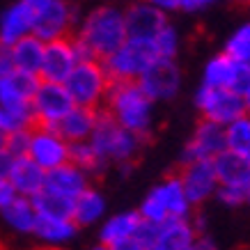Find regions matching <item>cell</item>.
Returning <instances> with one entry per match:
<instances>
[{
	"mask_svg": "<svg viewBox=\"0 0 250 250\" xmlns=\"http://www.w3.org/2000/svg\"><path fill=\"white\" fill-rule=\"evenodd\" d=\"M32 202H35V207H37V213L74 218V197L58 195V193H53V190L44 188L32 197Z\"/></svg>",
	"mask_w": 250,
	"mask_h": 250,
	"instance_id": "obj_30",
	"label": "cell"
},
{
	"mask_svg": "<svg viewBox=\"0 0 250 250\" xmlns=\"http://www.w3.org/2000/svg\"><path fill=\"white\" fill-rule=\"evenodd\" d=\"M234 71H236V60L232 55L225 53V51H220V53L211 55V58L205 62L202 83L211 85V87H232Z\"/></svg>",
	"mask_w": 250,
	"mask_h": 250,
	"instance_id": "obj_28",
	"label": "cell"
},
{
	"mask_svg": "<svg viewBox=\"0 0 250 250\" xmlns=\"http://www.w3.org/2000/svg\"><path fill=\"white\" fill-rule=\"evenodd\" d=\"M37 207L32 197L16 195L5 209H0V220L2 225L19 236H32L35 223H37Z\"/></svg>",
	"mask_w": 250,
	"mask_h": 250,
	"instance_id": "obj_23",
	"label": "cell"
},
{
	"mask_svg": "<svg viewBox=\"0 0 250 250\" xmlns=\"http://www.w3.org/2000/svg\"><path fill=\"white\" fill-rule=\"evenodd\" d=\"M7 177H9V182L14 184L16 193L25 197H35L46 186V170L35 159H30L28 154L14 156Z\"/></svg>",
	"mask_w": 250,
	"mask_h": 250,
	"instance_id": "obj_19",
	"label": "cell"
},
{
	"mask_svg": "<svg viewBox=\"0 0 250 250\" xmlns=\"http://www.w3.org/2000/svg\"><path fill=\"white\" fill-rule=\"evenodd\" d=\"M35 28V12L23 0L12 2L0 12V44H16L21 37L30 35Z\"/></svg>",
	"mask_w": 250,
	"mask_h": 250,
	"instance_id": "obj_20",
	"label": "cell"
},
{
	"mask_svg": "<svg viewBox=\"0 0 250 250\" xmlns=\"http://www.w3.org/2000/svg\"><path fill=\"white\" fill-rule=\"evenodd\" d=\"M193 106L200 113V117L228 126L241 115H246V97L234 92L232 87H211V85L200 83V87L193 94Z\"/></svg>",
	"mask_w": 250,
	"mask_h": 250,
	"instance_id": "obj_7",
	"label": "cell"
},
{
	"mask_svg": "<svg viewBox=\"0 0 250 250\" xmlns=\"http://www.w3.org/2000/svg\"><path fill=\"white\" fill-rule=\"evenodd\" d=\"M14 156L9 154V149L5 147V133H0V174H7L9 166H12Z\"/></svg>",
	"mask_w": 250,
	"mask_h": 250,
	"instance_id": "obj_40",
	"label": "cell"
},
{
	"mask_svg": "<svg viewBox=\"0 0 250 250\" xmlns=\"http://www.w3.org/2000/svg\"><path fill=\"white\" fill-rule=\"evenodd\" d=\"M14 58H12V46L0 44V76H5L9 71H14Z\"/></svg>",
	"mask_w": 250,
	"mask_h": 250,
	"instance_id": "obj_38",
	"label": "cell"
},
{
	"mask_svg": "<svg viewBox=\"0 0 250 250\" xmlns=\"http://www.w3.org/2000/svg\"><path fill=\"white\" fill-rule=\"evenodd\" d=\"M104 110L143 140L152 136L156 122V101L143 90L138 81H113L104 101Z\"/></svg>",
	"mask_w": 250,
	"mask_h": 250,
	"instance_id": "obj_2",
	"label": "cell"
},
{
	"mask_svg": "<svg viewBox=\"0 0 250 250\" xmlns=\"http://www.w3.org/2000/svg\"><path fill=\"white\" fill-rule=\"evenodd\" d=\"M30 133H32V126L30 129H16V131H12V133H5V147L9 149L12 156H23V154H28Z\"/></svg>",
	"mask_w": 250,
	"mask_h": 250,
	"instance_id": "obj_36",
	"label": "cell"
},
{
	"mask_svg": "<svg viewBox=\"0 0 250 250\" xmlns=\"http://www.w3.org/2000/svg\"><path fill=\"white\" fill-rule=\"evenodd\" d=\"M223 149H228L225 126L218 124V122H211L202 117L195 124L188 143L184 145L179 163H188V161H197V159H216Z\"/></svg>",
	"mask_w": 250,
	"mask_h": 250,
	"instance_id": "obj_12",
	"label": "cell"
},
{
	"mask_svg": "<svg viewBox=\"0 0 250 250\" xmlns=\"http://www.w3.org/2000/svg\"><path fill=\"white\" fill-rule=\"evenodd\" d=\"M223 0H184L182 2V12H202V9L211 7V5H218Z\"/></svg>",
	"mask_w": 250,
	"mask_h": 250,
	"instance_id": "obj_39",
	"label": "cell"
},
{
	"mask_svg": "<svg viewBox=\"0 0 250 250\" xmlns=\"http://www.w3.org/2000/svg\"><path fill=\"white\" fill-rule=\"evenodd\" d=\"M90 143L94 145L97 154L101 156V161L106 166H120L126 170L138 159L145 140L140 136H136L133 131L124 129L113 115L101 108L97 126H94V131L90 136Z\"/></svg>",
	"mask_w": 250,
	"mask_h": 250,
	"instance_id": "obj_3",
	"label": "cell"
},
{
	"mask_svg": "<svg viewBox=\"0 0 250 250\" xmlns=\"http://www.w3.org/2000/svg\"><path fill=\"white\" fill-rule=\"evenodd\" d=\"M138 211L145 220L159 225L170 218H190L195 207L190 205L179 174H170L143 197Z\"/></svg>",
	"mask_w": 250,
	"mask_h": 250,
	"instance_id": "obj_4",
	"label": "cell"
},
{
	"mask_svg": "<svg viewBox=\"0 0 250 250\" xmlns=\"http://www.w3.org/2000/svg\"><path fill=\"white\" fill-rule=\"evenodd\" d=\"M99 110L101 108H90V106H74L58 124L55 131L60 133L67 143H76V140H90L92 131L97 126Z\"/></svg>",
	"mask_w": 250,
	"mask_h": 250,
	"instance_id": "obj_22",
	"label": "cell"
},
{
	"mask_svg": "<svg viewBox=\"0 0 250 250\" xmlns=\"http://www.w3.org/2000/svg\"><path fill=\"white\" fill-rule=\"evenodd\" d=\"M223 51L236 62H250V21L241 23L223 44Z\"/></svg>",
	"mask_w": 250,
	"mask_h": 250,
	"instance_id": "obj_33",
	"label": "cell"
},
{
	"mask_svg": "<svg viewBox=\"0 0 250 250\" xmlns=\"http://www.w3.org/2000/svg\"><path fill=\"white\" fill-rule=\"evenodd\" d=\"M140 225H143V216L138 209L106 216L99 223V246L106 250H133V241Z\"/></svg>",
	"mask_w": 250,
	"mask_h": 250,
	"instance_id": "obj_13",
	"label": "cell"
},
{
	"mask_svg": "<svg viewBox=\"0 0 250 250\" xmlns=\"http://www.w3.org/2000/svg\"><path fill=\"white\" fill-rule=\"evenodd\" d=\"M113 78L106 71L104 62L99 58H85L74 67L64 81L69 94L74 97V104L90 108H104Z\"/></svg>",
	"mask_w": 250,
	"mask_h": 250,
	"instance_id": "obj_5",
	"label": "cell"
},
{
	"mask_svg": "<svg viewBox=\"0 0 250 250\" xmlns=\"http://www.w3.org/2000/svg\"><path fill=\"white\" fill-rule=\"evenodd\" d=\"M152 5H156L159 9L167 12V14H172V12H182V2L184 0H149Z\"/></svg>",
	"mask_w": 250,
	"mask_h": 250,
	"instance_id": "obj_41",
	"label": "cell"
},
{
	"mask_svg": "<svg viewBox=\"0 0 250 250\" xmlns=\"http://www.w3.org/2000/svg\"><path fill=\"white\" fill-rule=\"evenodd\" d=\"M69 161L76 163L78 167H83L85 172H90L92 177H97L106 170V163L101 161V156L97 154L94 145L90 140H76V143H69Z\"/></svg>",
	"mask_w": 250,
	"mask_h": 250,
	"instance_id": "obj_29",
	"label": "cell"
},
{
	"mask_svg": "<svg viewBox=\"0 0 250 250\" xmlns=\"http://www.w3.org/2000/svg\"><path fill=\"white\" fill-rule=\"evenodd\" d=\"M177 174H179L184 190H186V195H188L193 207H202L211 197H216V190H218L220 182H218V174H216L213 159H197V161L182 163Z\"/></svg>",
	"mask_w": 250,
	"mask_h": 250,
	"instance_id": "obj_11",
	"label": "cell"
},
{
	"mask_svg": "<svg viewBox=\"0 0 250 250\" xmlns=\"http://www.w3.org/2000/svg\"><path fill=\"white\" fill-rule=\"evenodd\" d=\"M42 76L14 69L5 76H0V106H23L32 104V97L37 92Z\"/></svg>",
	"mask_w": 250,
	"mask_h": 250,
	"instance_id": "obj_17",
	"label": "cell"
},
{
	"mask_svg": "<svg viewBox=\"0 0 250 250\" xmlns=\"http://www.w3.org/2000/svg\"><path fill=\"white\" fill-rule=\"evenodd\" d=\"M16 195L19 193H16L14 184L9 182V177L7 174H0V209H5Z\"/></svg>",
	"mask_w": 250,
	"mask_h": 250,
	"instance_id": "obj_37",
	"label": "cell"
},
{
	"mask_svg": "<svg viewBox=\"0 0 250 250\" xmlns=\"http://www.w3.org/2000/svg\"><path fill=\"white\" fill-rule=\"evenodd\" d=\"M152 44L156 48L159 58H177L179 48H182V35H179V30L174 28L172 23L167 21L159 30V35L152 39Z\"/></svg>",
	"mask_w": 250,
	"mask_h": 250,
	"instance_id": "obj_34",
	"label": "cell"
},
{
	"mask_svg": "<svg viewBox=\"0 0 250 250\" xmlns=\"http://www.w3.org/2000/svg\"><path fill=\"white\" fill-rule=\"evenodd\" d=\"M74 37H76L83 60L85 58H99V60L108 58L129 37L124 7H117L113 2H101L97 7H92L78 19Z\"/></svg>",
	"mask_w": 250,
	"mask_h": 250,
	"instance_id": "obj_1",
	"label": "cell"
},
{
	"mask_svg": "<svg viewBox=\"0 0 250 250\" xmlns=\"http://www.w3.org/2000/svg\"><path fill=\"white\" fill-rule=\"evenodd\" d=\"M28 156L35 159L44 170L58 167L69 161V143L51 126H32Z\"/></svg>",
	"mask_w": 250,
	"mask_h": 250,
	"instance_id": "obj_15",
	"label": "cell"
},
{
	"mask_svg": "<svg viewBox=\"0 0 250 250\" xmlns=\"http://www.w3.org/2000/svg\"><path fill=\"white\" fill-rule=\"evenodd\" d=\"M156 58H159V53L154 48L152 39L126 37L124 44H120L101 62L113 81H138Z\"/></svg>",
	"mask_w": 250,
	"mask_h": 250,
	"instance_id": "obj_6",
	"label": "cell"
},
{
	"mask_svg": "<svg viewBox=\"0 0 250 250\" xmlns=\"http://www.w3.org/2000/svg\"><path fill=\"white\" fill-rule=\"evenodd\" d=\"M218 182L223 186H241L250 190V163L239 154L223 149V152L213 159Z\"/></svg>",
	"mask_w": 250,
	"mask_h": 250,
	"instance_id": "obj_26",
	"label": "cell"
},
{
	"mask_svg": "<svg viewBox=\"0 0 250 250\" xmlns=\"http://www.w3.org/2000/svg\"><path fill=\"white\" fill-rule=\"evenodd\" d=\"M78 9L76 5H71L69 0H55L46 9H42L39 14H35V28L32 32L42 37L44 42L58 37H67L74 35L78 25Z\"/></svg>",
	"mask_w": 250,
	"mask_h": 250,
	"instance_id": "obj_14",
	"label": "cell"
},
{
	"mask_svg": "<svg viewBox=\"0 0 250 250\" xmlns=\"http://www.w3.org/2000/svg\"><path fill=\"white\" fill-rule=\"evenodd\" d=\"M23 2H25V5H28V7L35 12V14H39L42 9H46L48 5H51V2H55V0H23Z\"/></svg>",
	"mask_w": 250,
	"mask_h": 250,
	"instance_id": "obj_43",
	"label": "cell"
},
{
	"mask_svg": "<svg viewBox=\"0 0 250 250\" xmlns=\"http://www.w3.org/2000/svg\"><path fill=\"white\" fill-rule=\"evenodd\" d=\"M124 16H126V32H129V37H136V39H154L159 35L161 28L170 21L167 12L152 5L149 0L131 2L129 7H124Z\"/></svg>",
	"mask_w": 250,
	"mask_h": 250,
	"instance_id": "obj_16",
	"label": "cell"
},
{
	"mask_svg": "<svg viewBox=\"0 0 250 250\" xmlns=\"http://www.w3.org/2000/svg\"><path fill=\"white\" fill-rule=\"evenodd\" d=\"M197 229L190 218H170L159 223V239L156 250H193L195 248Z\"/></svg>",
	"mask_w": 250,
	"mask_h": 250,
	"instance_id": "obj_24",
	"label": "cell"
},
{
	"mask_svg": "<svg viewBox=\"0 0 250 250\" xmlns=\"http://www.w3.org/2000/svg\"><path fill=\"white\" fill-rule=\"evenodd\" d=\"M44 48H46V42L42 37H37L35 32L21 37L16 44H12V58H14L16 69L39 74L42 60H44Z\"/></svg>",
	"mask_w": 250,
	"mask_h": 250,
	"instance_id": "obj_27",
	"label": "cell"
},
{
	"mask_svg": "<svg viewBox=\"0 0 250 250\" xmlns=\"http://www.w3.org/2000/svg\"><path fill=\"white\" fill-rule=\"evenodd\" d=\"M81 60L83 58H81V51H78V44L74 35L51 39V42H46L39 76H42V81L64 83Z\"/></svg>",
	"mask_w": 250,
	"mask_h": 250,
	"instance_id": "obj_10",
	"label": "cell"
},
{
	"mask_svg": "<svg viewBox=\"0 0 250 250\" xmlns=\"http://www.w3.org/2000/svg\"><path fill=\"white\" fill-rule=\"evenodd\" d=\"M182 69L177 64V58H156L145 69V74L138 78L143 90L156 101H172L182 90Z\"/></svg>",
	"mask_w": 250,
	"mask_h": 250,
	"instance_id": "obj_9",
	"label": "cell"
},
{
	"mask_svg": "<svg viewBox=\"0 0 250 250\" xmlns=\"http://www.w3.org/2000/svg\"><path fill=\"white\" fill-rule=\"evenodd\" d=\"M76 106L74 97L69 94L67 85L55 83V81H42L32 97V115H35V124L37 126H51L64 117V115Z\"/></svg>",
	"mask_w": 250,
	"mask_h": 250,
	"instance_id": "obj_8",
	"label": "cell"
},
{
	"mask_svg": "<svg viewBox=\"0 0 250 250\" xmlns=\"http://www.w3.org/2000/svg\"><path fill=\"white\" fill-rule=\"evenodd\" d=\"M30 126H35L32 104L0 106V133H12L16 129H30Z\"/></svg>",
	"mask_w": 250,
	"mask_h": 250,
	"instance_id": "obj_32",
	"label": "cell"
},
{
	"mask_svg": "<svg viewBox=\"0 0 250 250\" xmlns=\"http://www.w3.org/2000/svg\"><path fill=\"white\" fill-rule=\"evenodd\" d=\"M225 136H228V149L239 154L250 163V115H241L239 120L225 126Z\"/></svg>",
	"mask_w": 250,
	"mask_h": 250,
	"instance_id": "obj_31",
	"label": "cell"
},
{
	"mask_svg": "<svg viewBox=\"0 0 250 250\" xmlns=\"http://www.w3.org/2000/svg\"><path fill=\"white\" fill-rule=\"evenodd\" d=\"M216 200H218L223 207L228 209H239L248 202V188H241V186H223L220 184L218 190H216Z\"/></svg>",
	"mask_w": 250,
	"mask_h": 250,
	"instance_id": "obj_35",
	"label": "cell"
},
{
	"mask_svg": "<svg viewBox=\"0 0 250 250\" xmlns=\"http://www.w3.org/2000/svg\"><path fill=\"white\" fill-rule=\"evenodd\" d=\"M78 225L74 218H64V216H44L39 213L32 236L44 246H67L76 239Z\"/></svg>",
	"mask_w": 250,
	"mask_h": 250,
	"instance_id": "obj_21",
	"label": "cell"
},
{
	"mask_svg": "<svg viewBox=\"0 0 250 250\" xmlns=\"http://www.w3.org/2000/svg\"><path fill=\"white\" fill-rule=\"evenodd\" d=\"M213 248H218V246H216V241H213V239H211L209 234H207V232L197 234V239H195V248H193V250H213Z\"/></svg>",
	"mask_w": 250,
	"mask_h": 250,
	"instance_id": "obj_42",
	"label": "cell"
},
{
	"mask_svg": "<svg viewBox=\"0 0 250 250\" xmlns=\"http://www.w3.org/2000/svg\"><path fill=\"white\" fill-rule=\"evenodd\" d=\"M92 184V174L85 172L83 167H78L76 163H62L58 167L46 170V186L44 188L53 190L58 195H67V197H76L81 195L87 186Z\"/></svg>",
	"mask_w": 250,
	"mask_h": 250,
	"instance_id": "obj_18",
	"label": "cell"
},
{
	"mask_svg": "<svg viewBox=\"0 0 250 250\" xmlns=\"http://www.w3.org/2000/svg\"><path fill=\"white\" fill-rule=\"evenodd\" d=\"M106 213H108L106 195L99 188H94L92 184L81 195L74 197V220H76V225L81 229L99 225L101 220L106 218Z\"/></svg>",
	"mask_w": 250,
	"mask_h": 250,
	"instance_id": "obj_25",
	"label": "cell"
},
{
	"mask_svg": "<svg viewBox=\"0 0 250 250\" xmlns=\"http://www.w3.org/2000/svg\"><path fill=\"white\" fill-rule=\"evenodd\" d=\"M246 205H248V207H250V190H248V202H246Z\"/></svg>",
	"mask_w": 250,
	"mask_h": 250,
	"instance_id": "obj_45",
	"label": "cell"
},
{
	"mask_svg": "<svg viewBox=\"0 0 250 250\" xmlns=\"http://www.w3.org/2000/svg\"><path fill=\"white\" fill-rule=\"evenodd\" d=\"M246 113L250 115V92H248V94H246Z\"/></svg>",
	"mask_w": 250,
	"mask_h": 250,
	"instance_id": "obj_44",
	"label": "cell"
}]
</instances>
